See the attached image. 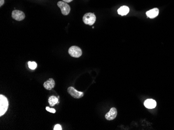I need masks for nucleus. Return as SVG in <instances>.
Instances as JSON below:
<instances>
[{"mask_svg":"<svg viewBox=\"0 0 174 130\" xmlns=\"http://www.w3.org/2000/svg\"><path fill=\"white\" fill-rule=\"evenodd\" d=\"M57 6L60 7L62 14L66 16V15H69V13H70V11H71L70 6L65 2L59 1L57 3Z\"/></svg>","mask_w":174,"mask_h":130,"instance_id":"20e7f679","label":"nucleus"},{"mask_svg":"<svg viewBox=\"0 0 174 130\" xmlns=\"http://www.w3.org/2000/svg\"><path fill=\"white\" fill-rule=\"evenodd\" d=\"M4 3V0H0V6L1 7Z\"/></svg>","mask_w":174,"mask_h":130,"instance_id":"f3484780","label":"nucleus"},{"mask_svg":"<svg viewBox=\"0 0 174 130\" xmlns=\"http://www.w3.org/2000/svg\"><path fill=\"white\" fill-rule=\"evenodd\" d=\"M54 130H62V127L60 126V125H55L54 127Z\"/></svg>","mask_w":174,"mask_h":130,"instance_id":"2eb2a0df","label":"nucleus"},{"mask_svg":"<svg viewBox=\"0 0 174 130\" xmlns=\"http://www.w3.org/2000/svg\"><path fill=\"white\" fill-rule=\"evenodd\" d=\"M11 17L15 20L20 21L25 19V15L23 11L19 10H14L12 11Z\"/></svg>","mask_w":174,"mask_h":130,"instance_id":"39448f33","label":"nucleus"},{"mask_svg":"<svg viewBox=\"0 0 174 130\" xmlns=\"http://www.w3.org/2000/svg\"><path fill=\"white\" fill-rule=\"evenodd\" d=\"M55 85V83L54 79H52V78H50L46 82H44L43 87L46 90H51V89L54 87Z\"/></svg>","mask_w":174,"mask_h":130,"instance_id":"6e6552de","label":"nucleus"},{"mask_svg":"<svg viewBox=\"0 0 174 130\" xmlns=\"http://www.w3.org/2000/svg\"><path fill=\"white\" fill-rule=\"evenodd\" d=\"M69 53L71 56L74 58H79L83 54L81 49L76 46H73L69 48Z\"/></svg>","mask_w":174,"mask_h":130,"instance_id":"7ed1b4c3","label":"nucleus"},{"mask_svg":"<svg viewBox=\"0 0 174 130\" xmlns=\"http://www.w3.org/2000/svg\"><path fill=\"white\" fill-rule=\"evenodd\" d=\"M48 102L50 106L52 107L58 103V99L56 96H52L49 98Z\"/></svg>","mask_w":174,"mask_h":130,"instance_id":"f8f14e48","label":"nucleus"},{"mask_svg":"<svg viewBox=\"0 0 174 130\" xmlns=\"http://www.w3.org/2000/svg\"><path fill=\"white\" fill-rule=\"evenodd\" d=\"M117 115V109L114 107L112 108L110 111L105 115V118L107 120H112L116 118Z\"/></svg>","mask_w":174,"mask_h":130,"instance_id":"0eeeda50","label":"nucleus"},{"mask_svg":"<svg viewBox=\"0 0 174 130\" xmlns=\"http://www.w3.org/2000/svg\"><path fill=\"white\" fill-rule=\"evenodd\" d=\"M159 14V10L157 8L152 9L151 10L146 12V15L147 17L150 18H151V19L157 17Z\"/></svg>","mask_w":174,"mask_h":130,"instance_id":"9d476101","label":"nucleus"},{"mask_svg":"<svg viewBox=\"0 0 174 130\" xmlns=\"http://www.w3.org/2000/svg\"><path fill=\"white\" fill-rule=\"evenodd\" d=\"M144 105L148 109L154 108L157 106V102L153 99H147L144 102Z\"/></svg>","mask_w":174,"mask_h":130,"instance_id":"1a4fd4ad","label":"nucleus"},{"mask_svg":"<svg viewBox=\"0 0 174 130\" xmlns=\"http://www.w3.org/2000/svg\"><path fill=\"white\" fill-rule=\"evenodd\" d=\"M129 12V9L127 6H121L120 9L117 10V13L121 16H125L128 14Z\"/></svg>","mask_w":174,"mask_h":130,"instance_id":"9b49d317","label":"nucleus"},{"mask_svg":"<svg viewBox=\"0 0 174 130\" xmlns=\"http://www.w3.org/2000/svg\"><path fill=\"white\" fill-rule=\"evenodd\" d=\"M28 64L29 68H30L31 70H35L37 67V63L35 62H30V61H29L28 62Z\"/></svg>","mask_w":174,"mask_h":130,"instance_id":"ddd939ff","label":"nucleus"},{"mask_svg":"<svg viewBox=\"0 0 174 130\" xmlns=\"http://www.w3.org/2000/svg\"><path fill=\"white\" fill-rule=\"evenodd\" d=\"M67 91L72 97L74 98L75 99H80L83 96V92L76 90L74 88L72 87H69L67 89Z\"/></svg>","mask_w":174,"mask_h":130,"instance_id":"423d86ee","label":"nucleus"},{"mask_svg":"<svg viewBox=\"0 0 174 130\" xmlns=\"http://www.w3.org/2000/svg\"><path fill=\"white\" fill-rule=\"evenodd\" d=\"M46 110L47 111H49L50 113H55L56 112V110L54 108H50L49 107H46Z\"/></svg>","mask_w":174,"mask_h":130,"instance_id":"4468645a","label":"nucleus"},{"mask_svg":"<svg viewBox=\"0 0 174 130\" xmlns=\"http://www.w3.org/2000/svg\"><path fill=\"white\" fill-rule=\"evenodd\" d=\"M9 108V101L5 96H0V116H2L5 113Z\"/></svg>","mask_w":174,"mask_h":130,"instance_id":"f257e3e1","label":"nucleus"},{"mask_svg":"<svg viewBox=\"0 0 174 130\" xmlns=\"http://www.w3.org/2000/svg\"><path fill=\"white\" fill-rule=\"evenodd\" d=\"M96 20L95 15L91 13H86L83 17V21L86 25L92 26Z\"/></svg>","mask_w":174,"mask_h":130,"instance_id":"f03ea898","label":"nucleus"},{"mask_svg":"<svg viewBox=\"0 0 174 130\" xmlns=\"http://www.w3.org/2000/svg\"><path fill=\"white\" fill-rule=\"evenodd\" d=\"M63 1V2H65L66 3H70L72 2L73 0H62Z\"/></svg>","mask_w":174,"mask_h":130,"instance_id":"dca6fc26","label":"nucleus"}]
</instances>
